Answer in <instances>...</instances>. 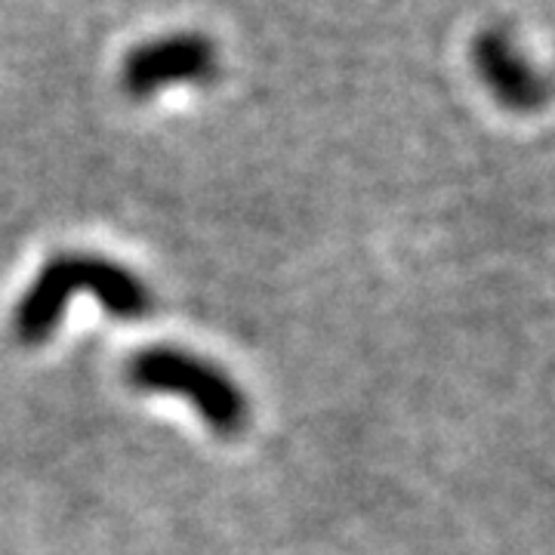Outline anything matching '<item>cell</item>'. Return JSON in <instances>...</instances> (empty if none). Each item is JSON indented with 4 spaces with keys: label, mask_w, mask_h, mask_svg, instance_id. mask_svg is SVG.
<instances>
[{
    "label": "cell",
    "mask_w": 555,
    "mask_h": 555,
    "mask_svg": "<svg viewBox=\"0 0 555 555\" xmlns=\"http://www.w3.org/2000/svg\"><path fill=\"white\" fill-rule=\"evenodd\" d=\"M130 383L142 392L189 398L198 414L222 436L238 433L247 420V401L219 367L179 349H145L130 358Z\"/></svg>",
    "instance_id": "2"
},
{
    "label": "cell",
    "mask_w": 555,
    "mask_h": 555,
    "mask_svg": "<svg viewBox=\"0 0 555 555\" xmlns=\"http://www.w3.org/2000/svg\"><path fill=\"white\" fill-rule=\"evenodd\" d=\"M75 294H93L115 318H142L149 312L152 299L142 281L133 278L124 266L102 257H56L31 291L22 299L16 312V331L25 343H40L53 334V327L65 315V302Z\"/></svg>",
    "instance_id": "1"
},
{
    "label": "cell",
    "mask_w": 555,
    "mask_h": 555,
    "mask_svg": "<svg viewBox=\"0 0 555 555\" xmlns=\"http://www.w3.org/2000/svg\"><path fill=\"white\" fill-rule=\"evenodd\" d=\"M217 72V50L201 35H177L137 50L124 65V87L130 96L145 100L170 83L207 80Z\"/></svg>",
    "instance_id": "3"
},
{
    "label": "cell",
    "mask_w": 555,
    "mask_h": 555,
    "mask_svg": "<svg viewBox=\"0 0 555 555\" xmlns=\"http://www.w3.org/2000/svg\"><path fill=\"white\" fill-rule=\"evenodd\" d=\"M476 65L485 83L513 108L528 112L546 96V83L534 72V65H528L503 31H488L476 40Z\"/></svg>",
    "instance_id": "4"
}]
</instances>
